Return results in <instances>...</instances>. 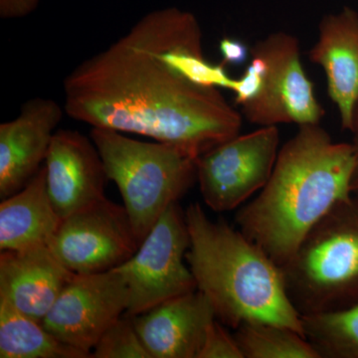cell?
Segmentation results:
<instances>
[{"mask_svg":"<svg viewBox=\"0 0 358 358\" xmlns=\"http://www.w3.org/2000/svg\"><path fill=\"white\" fill-rule=\"evenodd\" d=\"M189 246L185 212L176 202L160 216L136 253L115 268L128 286L129 303L124 315L136 317L197 289L192 270L185 263Z\"/></svg>","mask_w":358,"mask_h":358,"instance_id":"6","label":"cell"},{"mask_svg":"<svg viewBox=\"0 0 358 358\" xmlns=\"http://www.w3.org/2000/svg\"><path fill=\"white\" fill-rule=\"evenodd\" d=\"M197 358H244L234 336L217 319L209 324Z\"/></svg>","mask_w":358,"mask_h":358,"instance_id":"21","label":"cell"},{"mask_svg":"<svg viewBox=\"0 0 358 358\" xmlns=\"http://www.w3.org/2000/svg\"><path fill=\"white\" fill-rule=\"evenodd\" d=\"M267 64L263 90L242 107L245 119L260 127L320 124L324 110L313 92L301 58L300 42L287 32H275L250 49Z\"/></svg>","mask_w":358,"mask_h":358,"instance_id":"8","label":"cell"},{"mask_svg":"<svg viewBox=\"0 0 358 358\" xmlns=\"http://www.w3.org/2000/svg\"><path fill=\"white\" fill-rule=\"evenodd\" d=\"M93 358H152L134 327L133 319L120 317L92 350Z\"/></svg>","mask_w":358,"mask_h":358,"instance_id":"20","label":"cell"},{"mask_svg":"<svg viewBox=\"0 0 358 358\" xmlns=\"http://www.w3.org/2000/svg\"><path fill=\"white\" fill-rule=\"evenodd\" d=\"M39 0H0V17L3 20L24 17L38 6Z\"/></svg>","mask_w":358,"mask_h":358,"instance_id":"24","label":"cell"},{"mask_svg":"<svg viewBox=\"0 0 358 358\" xmlns=\"http://www.w3.org/2000/svg\"><path fill=\"white\" fill-rule=\"evenodd\" d=\"M357 152L320 124L299 127L279 150L262 190L238 211L239 229L282 267L338 202L352 196Z\"/></svg>","mask_w":358,"mask_h":358,"instance_id":"2","label":"cell"},{"mask_svg":"<svg viewBox=\"0 0 358 358\" xmlns=\"http://www.w3.org/2000/svg\"><path fill=\"white\" fill-rule=\"evenodd\" d=\"M61 222L47 192L46 169L42 166L22 189L2 199L0 250L48 246Z\"/></svg>","mask_w":358,"mask_h":358,"instance_id":"16","label":"cell"},{"mask_svg":"<svg viewBox=\"0 0 358 358\" xmlns=\"http://www.w3.org/2000/svg\"><path fill=\"white\" fill-rule=\"evenodd\" d=\"M74 275L47 245L0 252V298L40 322Z\"/></svg>","mask_w":358,"mask_h":358,"instance_id":"14","label":"cell"},{"mask_svg":"<svg viewBox=\"0 0 358 358\" xmlns=\"http://www.w3.org/2000/svg\"><path fill=\"white\" fill-rule=\"evenodd\" d=\"M90 138L108 179L121 192L138 243L171 204L196 181V157L169 143L134 140L124 133L92 128Z\"/></svg>","mask_w":358,"mask_h":358,"instance_id":"4","label":"cell"},{"mask_svg":"<svg viewBox=\"0 0 358 358\" xmlns=\"http://www.w3.org/2000/svg\"><path fill=\"white\" fill-rule=\"evenodd\" d=\"M0 357L89 358L92 355L59 341L42 322L0 298Z\"/></svg>","mask_w":358,"mask_h":358,"instance_id":"17","label":"cell"},{"mask_svg":"<svg viewBox=\"0 0 358 358\" xmlns=\"http://www.w3.org/2000/svg\"><path fill=\"white\" fill-rule=\"evenodd\" d=\"M62 117L56 101L37 96L0 124V199L20 192L38 173Z\"/></svg>","mask_w":358,"mask_h":358,"instance_id":"12","label":"cell"},{"mask_svg":"<svg viewBox=\"0 0 358 358\" xmlns=\"http://www.w3.org/2000/svg\"><path fill=\"white\" fill-rule=\"evenodd\" d=\"M353 145L355 147V152H357V160H355V171H353L352 181V196L358 200V136H355Z\"/></svg>","mask_w":358,"mask_h":358,"instance_id":"25","label":"cell"},{"mask_svg":"<svg viewBox=\"0 0 358 358\" xmlns=\"http://www.w3.org/2000/svg\"><path fill=\"white\" fill-rule=\"evenodd\" d=\"M235 331L244 358H320L308 339L288 327L247 322Z\"/></svg>","mask_w":358,"mask_h":358,"instance_id":"19","label":"cell"},{"mask_svg":"<svg viewBox=\"0 0 358 358\" xmlns=\"http://www.w3.org/2000/svg\"><path fill=\"white\" fill-rule=\"evenodd\" d=\"M267 75V64L259 56H252L251 63L239 79L233 80L230 91L234 93L235 103L244 105L256 99L263 90Z\"/></svg>","mask_w":358,"mask_h":358,"instance_id":"22","label":"cell"},{"mask_svg":"<svg viewBox=\"0 0 358 358\" xmlns=\"http://www.w3.org/2000/svg\"><path fill=\"white\" fill-rule=\"evenodd\" d=\"M303 334L320 358H358V303L301 315Z\"/></svg>","mask_w":358,"mask_h":358,"instance_id":"18","label":"cell"},{"mask_svg":"<svg viewBox=\"0 0 358 358\" xmlns=\"http://www.w3.org/2000/svg\"><path fill=\"white\" fill-rule=\"evenodd\" d=\"M45 169L47 192L62 219L106 197L109 179L102 157L92 138L79 131H55Z\"/></svg>","mask_w":358,"mask_h":358,"instance_id":"11","label":"cell"},{"mask_svg":"<svg viewBox=\"0 0 358 358\" xmlns=\"http://www.w3.org/2000/svg\"><path fill=\"white\" fill-rule=\"evenodd\" d=\"M48 246L75 274H96L126 263L140 243L124 206L105 197L62 219Z\"/></svg>","mask_w":358,"mask_h":358,"instance_id":"9","label":"cell"},{"mask_svg":"<svg viewBox=\"0 0 358 358\" xmlns=\"http://www.w3.org/2000/svg\"><path fill=\"white\" fill-rule=\"evenodd\" d=\"M128 303V286L115 268L75 274L42 324L59 341L92 355L103 333L124 315Z\"/></svg>","mask_w":358,"mask_h":358,"instance_id":"10","label":"cell"},{"mask_svg":"<svg viewBox=\"0 0 358 358\" xmlns=\"http://www.w3.org/2000/svg\"><path fill=\"white\" fill-rule=\"evenodd\" d=\"M131 319L152 358H197L216 315L208 299L195 289Z\"/></svg>","mask_w":358,"mask_h":358,"instance_id":"13","label":"cell"},{"mask_svg":"<svg viewBox=\"0 0 358 358\" xmlns=\"http://www.w3.org/2000/svg\"><path fill=\"white\" fill-rule=\"evenodd\" d=\"M185 219L188 267L219 322L234 329L247 322H271L305 336L282 268L260 246L241 230L212 221L199 203L189 205Z\"/></svg>","mask_w":358,"mask_h":358,"instance_id":"3","label":"cell"},{"mask_svg":"<svg viewBox=\"0 0 358 358\" xmlns=\"http://www.w3.org/2000/svg\"><path fill=\"white\" fill-rule=\"evenodd\" d=\"M176 7L141 18L64 81V110L92 128L169 143L199 159L240 134L242 117L217 88L188 81L164 58Z\"/></svg>","mask_w":358,"mask_h":358,"instance_id":"1","label":"cell"},{"mask_svg":"<svg viewBox=\"0 0 358 358\" xmlns=\"http://www.w3.org/2000/svg\"><path fill=\"white\" fill-rule=\"evenodd\" d=\"M308 58L326 73L327 93L338 108L341 128L353 131L358 106V13L345 7L324 16Z\"/></svg>","mask_w":358,"mask_h":358,"instance_id":"15","label":"cell"},{"mask_svg":"<svg viewBox=\"0 0 358 358\" xmlns=\"http://www.w3.org/2000/svg\"><path fill=\"white\" fill-rule=\"evenodd\" d=\"M355 136H358V106L357 112H355V127H353V131Z\"/></svg>","mask_w":358,"mask_h":358,"instance_id":"26","label":"cell"},{"mask_svg":"<svg viewBox=\"0 0 358 358\" xmlns=\"http://www.w3.org/2000/svg\"><path fill=\"white\" fill-rule=\"evenodd\" d=\"M224 65H241L248 58L249 48L241 40L225 37L219 42Z\"/></svg>","mask_w":358,"mask_h":358,"instance_id":"23","label":"cell"},{"mask_svg":"<svg viewBox=\"0 0 358 358\" xmlns=\"http://www.w3.org/2000/svg\"><path fill=\"white\" fill-rule=\"evenodd\" d=\"M281 268L289 300L301 315L358 303V200L338 202Z\"/></svg>","mask_w":358,"mask_h":358,"instance_id":"5","label":"cell"},{"mask_svg":"<svg viewBox=\"0 0 358 358\" xmlns=\"http://www.w3.org/2000/svg\"><path fill=\"white\" fill-rule=\"evenodd\" d=\"M277 127L238 134L200 155L196 181L205 204L215 212L234 210L261 192L279 155Z\"/></svg>","mask_w":358,"mask_h":358,"instance_id":"7","label":"cell"}]
</instances>
